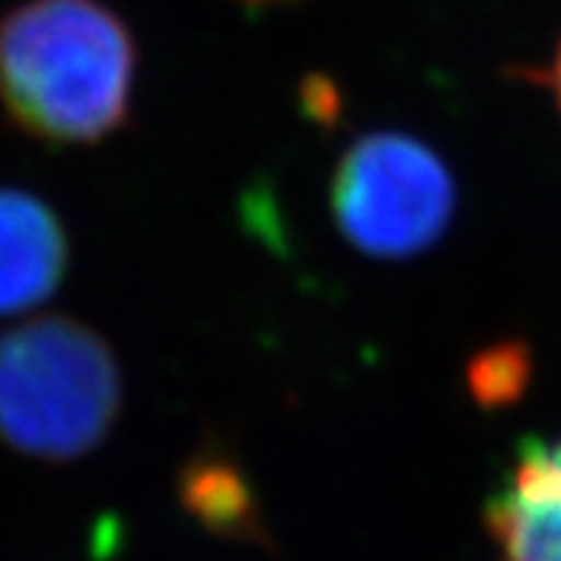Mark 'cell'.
I'll use <instances>...</instances> for the list:
<instances>
[{
	"mask_svg": "<svg viewBox=\"0 0 561 561\" xmlns=\"http://www.w3.org/2000/svg\"><path fill=\"white\" fill-rule=\"evenodd\" d=\"M530 350L518 341H505L478 353L468 365V387L481 405H508L522 397L530 383Z\"/></svg>",
	"mask_w": 561,
	"mask_h": 561,
	"instance_id": "7",
	"label": "cell"
},
{
	"mask_svg": "<svg viewBox=\"0 0 561 561\" xmlns=\"http://www.w3.org/2000/svg\"><path fill=\"white\" fill-rule=\"evenodd\" d=\"M179 500L184 512L216 537L265 540L256 496L231 459H221L216 453L194 456L181 468Z\"/></svg>",
	"mask_w": 561,
	"mask_h": 561,
	"instance_id": "6",
	"label": "cell"
},
{
	"mask_svg": "<svg viewBox=\"0 0 561 561\" xmlns=\"http://www.w3.org/2000/svg\"><path fill=\"white\" fill-rule=\"evenodd\" d=\"M328 203L353 250L368 260L405 262L446 238L459 209V184L427 140L368 131L341 153Z\"/></svg>",
	"mask_w": 561,
	"mask_h": 561,
	"instance_id": "3",
	"label": "cell"
},
{
	"mask_svg": "<svg viewBox=\"0 0 561 561\" xmlns=\"http://www.w3.org/2000/svg\"><path fill=\"white\" fill-rule=\"evenodd\" d=\"M69 247L57 213L20 187H0V316L44 302L66 272Z\"/></svg>",
	"mask_w": 561,
	"mask_h": 561,
	"instance_id": "5",
	"label": "cell"
},
{
	"mask_svg": "<svg viewBox=\"0 0 561 561\" xmlns=\"http://www.w3.org/2000/svg\"><path fill=\"white\" fill-rule=\"evenodd\" d=\"M486 527L512 561H561V440H524Z\"/></svg>",
	"mask_w": 561,
	"mask_h": 561,
	"instance_id": "4",
	"label": "cell"
},
{
	"mask_svg": "<svg viewBox=\"0 0 561 561\" xmlns=\"http://www.w3.org/2000/svg\"><path fill=\"white\" fill-rule=\"evenodd\" d=\"M530 79L546 84V91L552 94V101H556V106H559V116H561V38H559V44H556V50H552L549 62H546V69L534 72Z\"/></svg>",
	"mask_w": 561,
	"mask_h": 561,
	"instance_id": "8",
	"label": "cell"
},
{
	"mask_svg": "<svg viewBox=\"0 0 561 561\" xmlns=\"http://www.w3.org/2000/svg\"><path fill=\"white\" fill-rule=\"evenodd\" d=\"M135 72V38L101 0H22L0 16V106L28 138H110L131 113Z\"/></svg>",
	"mask_w": 561,
	"mask_h": 561,
	"instance_id": "1",
	"label": "cell"
},
{
	"mask_svg": "<svg viewBox=\"0 0 561 561\" xmlns=\"http://www.w3.org/2000/svg\"><path fill=\"white\" fill-rule=\"evenodd\" d=\"M243 3H272V0H243Z\"/></svg>",
	"mask_w": 561,
	"mask_h": 561,
	"instance_id": "9",
	"label": "cell"
},
{
	"mask_svg": "<svg viewBox=\"0 0 561 561\" xmlns=\"http://www.w3.org/2000/svg\"><path fill=\"white\" fill-rule=\"evenodd\" d=\"M122 405L110 343L66 316L0 334V440L22 456L72 461L110 434Z\"/></svg>",
	"mask_w": 561,
	"mask_h": 561,
	"instance_id": "2",
	"label": "cell"
}]
</instances>
